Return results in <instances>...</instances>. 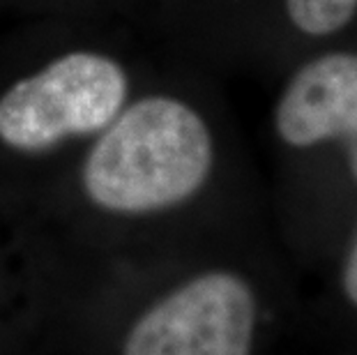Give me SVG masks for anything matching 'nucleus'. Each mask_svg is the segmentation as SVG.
Wrapping results in <instances>:
<instances>
[{
  "mask_svg": "<svg viewBox=\"0 0 357 355\" xmlns=\"http://www.w3.org/2000/svg\"><path fill=\"white\" fill-rule=\"evenodd\" d=\"M351 173L355 176V180H357V139H353V148H351Z\"/></svg>",
  "mask_w": 357,
  "mask_h": 355,
  "instance_id": "nucleus-8",
  "label": "nucleus"
},
{
  "mask_svg": "<svg viewBox=\"0 0 357 355\" xmlns=\"http://www.w3.org/2000/svg\"><path fill=\"white\" fill-rule=\"evenodd\" d=\"M215 166L208 120L176 90L150 86V74L116 120L83 150L81 190L97 210L146 217L182 206Z\"/></svg>",
  "mask_w": 357,
  "mask_h": 355,
  "instance_id": "nucleus-2",
  "label": "nucleus"
},
{
  "mask_svg": "<svg viewBox=\"0 0 357 355\" xmlns=\"http://www.w3.org/2000/svg\"><path fill=\"white\" fill-rule=\"evenodd\" d=\"M139 60L102 33H53L0 63V148L47 157L88 146L146 81Z\"/></svg>",
  "mask_w": 357,
  "mask_h": 355,
  "instance_id": "nucleus-1",
  "label": "nucleus"
},
{
  "mask_svg": "<svg viewBox=\"0 0 357 355\" xmlns=\"http://www.w3.org/2000/svg\"><path fill=\"white\" fill-rule=\"evenodd\" d=\"M275 130L293 148L357 139V54H325L302 65L275 107Z\"/></svg>",
  "mask_w": 357,
  "mask_h": 355,
  "instance_id": "nucleus-4",
  "label": "nucleus"
},
{
  "mask_svg": "<svg viewBox=\"0 0 357 355\" xmlns=\"http://www.w3.org/2000/svg\"><path fill=\"white\" fill-rule=\"evenodd\" d=\"M14 3H19V5H26V7H33V10H49L53 12L56 17H63V14H70L72 17V12L74 10H90V3L88 0H14Z\"/></svg>",
  "mask_w": 357,
  "mask_h": 355,
  "instance_id": "nucleus-6",
  "label": "nucleus"
},
{
  "mask_svg": "<svg viewBox=\"0 0 357 355\" xmlns=\"http://www.w3.org/2000/svg\"><path fill=\"white\" fill-rule=\"evenodd\" d=\"M344 286H346L348 298H351V302L357 307V238H355L353 249H351V254H348V261H346Z\"/></svg>",
  "mask_w": 357,
  "mask_h": 355,
  "instance_id": "nucleus-7",
  "label": "nucleus"
},
{
  "mask_svg": "<svg viewBox=\"0 0 357 355\" xmlns=\"http://www.w3.org/2000/svg\"><path fill=\"white\" fill-rule=\"evenodd\" d=\"M291 24L305 35H330L355 17L357 0H284Z\"/></svg>",
  "mask_w": 357,
  "mask_h": 355,
  "instance_id": "nucleus-5",
  "label": "nucleus"
},
{
  "mask_svg": "<svg viewBox=\"0 0 357 355\" xmlns=\"http://www.w3.org/2000/svg\"><path fill=\"white\" fill-rule=\"evenodd\" d=\"M256 300L233 273H205L136 321L123 355H252Z\"/></svg>",
  "mask_w": 357,
  "mask_h": 355,
  "instance_id": "nucleus-3",
  "label": "nucleus"
}]
</instances>
